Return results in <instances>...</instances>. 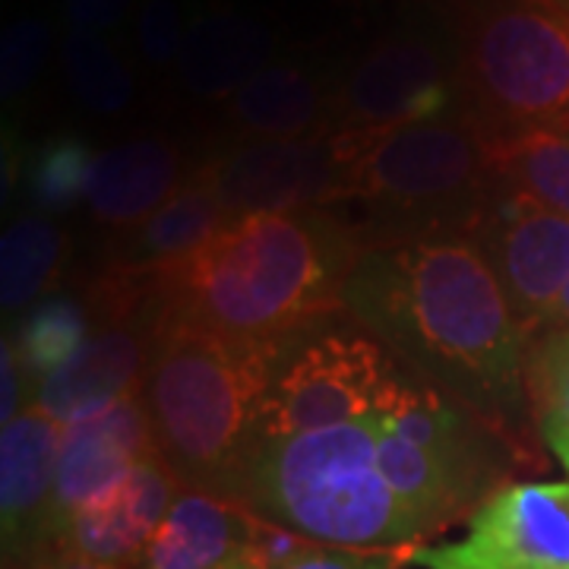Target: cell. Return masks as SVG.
Segmentation results:
<instances>
[{"mask_svg": "<svg viewBox=\"0 0 569 569\" xmlns=\"http://www.w3.org/2000/svg\"><path fill=\"white\" fill-rule=\"evenodd\" d=\"M342 310L415 377L500 433L522 425L535 336L471 238L367 247Z\"/></svg>", "mask_w": 569, "mask_h": 569, "instance_id": "obj_1", "label": "cell"}, {"mask_svg": "<svg viewBox=\"0 0 569 569\" xmlns=\"http://www.w3.org/2000/svg\"><path fill=\"white\" fill-rule=\"evenodd\" d=\"M361 253V238L336 209L234 219L193 257L149 272L152 326L298 346L342 310Z\"/></svg>", "mask_w": 569, "mask_h": 569, "instance_id": "obj_2", "label": "cell"}, {"mask_svg": "<svg viewBox=\"0 0 569 569\" xmlns=\"http://www.w3.org/2000/svg\"><path fill=\"white\" fill-rule=\"evenodd\" d=\"M295 346L238 342L200 329H156L142 402L156 452L183 488L234 500L266 389Z\"/></svg>", "mask_w": 569, "mask_h": 569, "instance_id": "obj_3", "label": "cell"}, {"mask_svg": "<svg viewBox=\"0 0 569 569\" xmlns=\"http://www.w3.org/2000/svg\"><path fill=\"white\" fill-rule=\"evenodd\" d=\"M234 500L260 519L332 548H399L421 538L380 471V418L257 440Z\"/></svg>", "mask_w": 569, "mask_h": 569, "instance_id": "obj_4", "label": "cell"}, {"mask_svg": "<svg viewBox=\"0 0 569 569\" xmlns=\"http://www.w3.org/2000/svg\"><path fill=\"white\" fill-rule=\"evenodd\" d=\"M342 137L351 164L342 206L365 212V222L351 228L365 250L468 238L497 193L490 146L462 114Z\"/></svg>", "mask_w": 569, "mask_h": 569, "instance_id": "obj_5", "label": "cell"}, {"mask_svg": "<svg viewBox=\"0 0 569 569\" xmlns=\"http://www.w3.org/2000/svg\"><path fill=\"white\" fill-rule=\"evenodd\" d=\"M459 114L490 149L569 133V7L563 0H447Z\"/></svg>", "mask_w": 569, "mask_h": 569, "instance_id": "obj_6", "label": "cell"}, {"mask_svg": "<svg viewBox=\"0 0 569 569\" xmlns=\"http://www.w3.org/2000/svg\"><path fill=\"white\" fill-rule=\"evenodd\" d=\"M406 370L373 336L329 329L288 351L266 389L253 443L383 415L402 387Z\"/></svg>", "mask_w": 569, "mask_h": 569, "instance_id": "obj_7", "label": "cell"}, {"mask_svg": "<svg viewBox=\"0 0 569 569\" xmlns=\"http://www.w3.org/2000/svg\"><path fill=\"white\" fill-rule=\"evenodd\" d=\"M459 114L452 36L402 26L370 41L336 86L332 130L383 133Z\"/></svg>", "mask_w": 569, "mask_h": 569, "instance_id": "obj_8", "label": "cell"}, {"mask_svg": "<svg viewBox=\"0 0 569 569\" xmlns=\"http://www.w3.org/2000/svg\"><path fill=\"white\" fill-rule=\"evenodd\" d=\"M231 219L260 212L336 209L348 197V142L342 133L301 140H241L203 164Z\"/></svg>", "mask_w": 569, "mask_h": 569, "instance_id": "obj_9", "label": "cell"}, {"mask_svg": "<svg viewBox=\"0 0 569 569\" xmlns=\"http://www.w3.org/2000/svg\"><path fill=\"white\" fill-rule=\"evenodd\" d=\"M421 569H569V481H526L485 497L468 535L408 550Z\"/></svg>", "mask_w": 569, "mask_h": 569, "instance_id": "obj_10", "label": "cell"}, {"mask_svg": "<svg viewBox=\"0 0 569 569\" xmlns=\"http://www.w3.org/2000/svg\"><path fill=\"white\" fill-rule=\"evenodd\" d=\"M493 269L519 323L538 339L569 282V219L497 190L468 234Z\"/></svg>", "mask_w": 569, "mask_h": 569, "instance_id": "obj_11", "label": "cell"}, {"mask_svg": "<svg viewBox=\"0 0 569 569\" xmlns=\"http://www.w3.org/2000/svg\"><path fill=\"white\" fill-rule=\"evenodd\" d=\"M63 427L39 406L3 425L0 529L7 569H32L51 550V503Z\"/></svg>", "mask_w": 569, "mask_h": 569, "instance_id": "obj_12", "label": "cell"}, {"mask_svg": "<svg viewBox=\"0 0 569 569\" xmlns=\"http://www.w3.org/2000/svg\"><path fill=\"white\" fill-rule=\"evenodd\" d=\"M149 456H156V437L140 392L63 427L51 503V550L67 522L89 500L121 481L130 468Z\"/></svg>", "mask_w": 569, "mask_h": 569, "instance_id": "obj_13", "label": "cell"}, {"mask_svg": "<svg viewBox=\"0 0 569 569\" xmlns=\"http://www.w3.org/2000/svg\"><path fill=\"white\" fill-rule=\"evenodd\" d=\"M181 490V478L156 452L89 500L67 522L54 550H73L89 560L127 569L162 526Z\"/></svg>", "mask_w": 569, "mask_h": 569, "instance_id": "obj_14", "label": "cell"}, {"mask_svg": "<svg viewBox=\"0 0 569 569\" xmlns=\"http://www.w3.org/2000/svg\"><path fill=\"white\" fill-rule=\"evenodd\" d=\"M156 348V326H102L89 342L36 389V406L58 425H77L140 392Z\"/></svg>", "mask_w": 569, "mask_h": 569, "instance_id": "obj_15", "label": "cell"}, {"mask_svg": "<svg viewBox=\"0 0 569 569\" xmlns=\"http://www.w3.org/2000/svg\"><path fill=\"white\" fill-rule=\"evenodd\" d=\"M269 522L244 503L183 488L162 526L127 569H216L244 557H260V541Z\"/></svg>", "mask_w": 569, "mask_h": 569, "instance_id": "obj_16", "label": "cell"}, {"mask_svg": "<svg viewBox=\"0 0 569 569\" xmlns=\"http://www.w3.org/2000/svg\"><path fill=\"white\" fill-rule=\"evenodd\" d=\"M181 187V149L164 137H137L96 156L86 206L96 222L130 231L159 212Z\"/></svg>", "mask_w": 569, "mask_h": 569, "instance_id": "obj_17", "label": "cell"}, {"mask_svg": "<svg viewBox=\"0 0 569 569\" xmlns=\"http://www.w3.org/2000/svg\"><path fill=\"white\" fill-rule=\"evenodd\" d=\"M336 89L298 61L266 63L228 102L224 123L241 140H301L332 133Z\"/></svg>", "mask_w": 569, "mask_h": 569, "instance_id": "obj_18", "label": "cell"}, {"mask_svg": "<svg viewBox=\"0 0 569 569\" xmlns=\"http://www.w3.org/2000/svg\"><path fill=\"white\" fill-rule=\"evenodd\" d=\"M272 29L234 7H209L187 26L178 80L203 102H228L272 58Z\"/></svg>", "mask_w": 569, "mask_h": 569, "instance_id": "obj_19", "label": "cell"}, {"mask_svg": "<svg viewBox=\"0 0 569 569\" xmlns=\"http://www.w3.org/2000/svg\"><path fill=\"white\" fill-rule=\"evenodd\" d=\"M228 222L234 219L228 216L209 174L200 168L159 212L123 234L114 266L152 272L181 263L209 244Z\"/></svg>", "mask_w": 569, "mask_h": 569, "instance_id": "obj_20", "label": "cell"}, {"mask_svg": "<svg viewBox=\"0 0 569 569\" xmlns=\"http://www.w3.org/2000/svg\"><path fill=\"white\" fill-rule=\"evenodd\" d=\"M497 190L569 219V133H526L490 149Z\"/></svg>", "mask_w": 569, "mask_h": 569, "instance_id": "obj_21", "label": "cell"}, {"mask_svg": "<svg viewBox=\"0 0 569 569\" xmlns=\"http://www.w3.org/2000/svg\"><path fill=\"white\" fill-rule=\"evenodd\" d=\"M67 238L48 216H20L7 224L0 241V305L7 313L39 301L48 284L58 279Z\"/></svg>", "mask_w": 569, "mask_h": 569, "instance_id": "obj_22", "label": "cell"}, {"mask_svg": "<svg viewBox=\"0 0 569 569\" xmlns=\"http://www.w3.org/2000/svg\"><path fill=\"white\" fill-rule=\"evenodd\" d=\"M67 89L92 114H121L137 99V77L123 54L102 32L67 29L61 39Z\"/></svg>", "mask_w": 569, "mask_h": 569, "instance_id": "obj_23", "label": "cell"}, {"mask_svg": "<svg viewBox=\"0 0 569 569\" xmlns=\"http://www.w3.org/2000/svg\"><path fill=\"white\" fill-rule=\"evenodd\" d=\"M89 320H92L89 307H82L73 298H63V295L44 298L29 310V317L22 320L10 342L17 348L36 389L44 377L61 370L89 342V336H92Z\"/></svg>", "mask_w": 569, "mask_h": 569, "instance_id": "obj_24", "label": "cell"}, {"mask_svg": "<svg viewBox=\"0 0 569 569\" xmlns=\"http://www.w3.org/2000/svg\"><path fill=\"white\" fill-rule=\"evenodd\" d=\"M526 387L541 440L569 471V326L545 329L531 342Z\"/></svg>", "mask_w": 569, "mask_h": 569, "instance_id": "obj_25", "label": "cell"}, {"mask_svg": "<svg viewBox=\"0 0 569 569\" xmlns=\"http://www.w3.org/2000/svg\"><path fill=\"white\" fill-rule=\"evenodd\" d=\"M96 162V152L77 133L48 137L32 149L22 168V181L29 200L39 206L41 216H58L86 200V183Z\"/></svg>", "mask_w": 569, "mask_h": 569, "instance_id": "obj_26", "label": "cell"}, {"mask_svg": "<svg viewBox=\"0 0 569 569\" xmlns=\"http://www.w3.org/2000/svg\"><path fill=\"white\" fill-rule=\"evenodd\" d=\"M51 54V29L44 20H20L7 26L0 44V92L3 99H20L44 70Z\"/></svg>", "mask_w": 569, "mask_h": 569, "instance_id": "obj_27", "label": "cell"}, {"mask_svg": "<svg viewBox=\"0 0 569 569\" xmlns=\"http://www.w3.org/2000/svg\"><path fill=\"white\" fill-rule=\"evenodd\" d=\"M187 26L181 20V10L174 0H142L140 17H137V48L146 67L164 70L178 67Z\"/></svg>", "mask_w": 569, "mask_h": 569, "instance_id": "obj_28", "label": "cell"}, {"mask_svg": "<svg viewBox=\"0 0 569 569\" xmlns=\"http://www.w3.org/2000/svg\"><path fill=\"white\" fill-rule=\"evenodd\" d=\"M276 569H396V553L332 548V545H305Z\"/></svg>", "mask_w": 569, "mask_h": 569, "instance_id": "obj_29", "label": "cell"}, {"mask_svg": "<svg viewBox=\"0 0 569 569\" xmlns=\"http://www.w3.org/2000/svg\"><path fill=\"white\" fill-rule=\"evenodd\" d=\"M29 399H32V406H36V383H32V377L26 373L20 355H17V348H13L10 336H7V339H3V402H0V418H3V425L13 421L17 415H22V411L29 408Z\"/></svg>", "mask_w": 569, "mask_h": 569, "instance_id": "obj_30", "label": "cell"}, {"mask_svg": "<svg viewBox=\"0 0 569 569\" xmlns=\"http://www.w3.org/2000/svg\"><path fill=\"white\" fill-rule=\"evenodd\" d=\"M133 0H63V17L70 29L108 32L127 17Z\"/></svg>", "mask_w": 569, "mask_h": 569, "instance_id": "obj_31", "label": "cell"}, {"mask_svg": "<svg viewBox=\"0 0 569 569\" xmlns=\"http://www.w3.org/2000/svg\"><path fill=\"white\" fill-rule=\"evenodd\" d=\"M569 326V282L563 288V295H560V301L553 307V313H550V323L548 329H567Z\"/></svg>", "mask_w": 569, "mask_h": 569, "instance_id": "obj_32", "label": "cell"}, {"mask_svg": "<svg viewBox=\"0 0 569 569\" xmlns=\"http://www.w3.org/2000/svg\"><path fill=\"white\" fill-rule=\"evenodd\" d=\"M216 569H272L269 563H263L260 557H244V560H234V563H224V567Z\"/></svg>", "mask_w": 569, "mask_h": 569, "instance_id": "obj_33", "label": "cell"}, {"mask_svg": "<svg viewBox=\"0 0 569 569\" xmlns=\"http://www.w3.org/2000/svg\"><path fill=\"white\" fill-rule=\"evenodd\" d=\"M563 3H567V7H569V0H563Z\"/></svg>", "mask_w": 569, "mask_h": 569, "instance_id": "obj_34", "label": "cell"}]
</instances>
